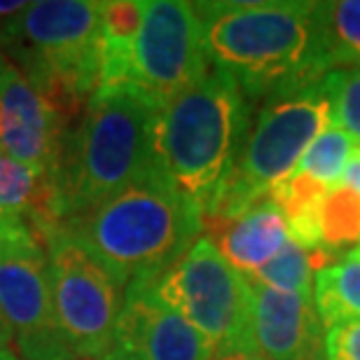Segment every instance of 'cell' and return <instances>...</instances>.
Listing matches in <instances>:
<instances>
[{
  "mask_svg": "<svg viewBox=\"0 0 360 360\" xmlns=\"http://www.w3.org/2000/svg\"><path fill=\"white\" fill-rule=\"evenodd\" d=\"M206 52L250 101L321 82L328 73L314 3H194Z\"/></svg>",
  "mask_w": 360,
  "mask_h": 360,
  "instance_id": "6da1fadb",
  "label": "cell"
},
{
  "mask_svg": "<svg viewBox=\"0 0 360 360\" xmlns=\"http://www.w3.org/2000/svg\"><path fill=\"white\" fill-rule=\"evenodd\" d=\"M124 288L150 281L199 239V208L164 171L134 180L124 190L61 225Z\"/></svg>",
  "mask_w": 360,
  "mask_h": 360,
  "instance_id": "7a4b0ae2",
  "label": "cell"
},
{
  "mask_svg": "<svg viewBox=\"0 0 360 360\" xmlns=\"http://www.w3.org/2000/svg\"><path fill=\"white\" fill-rule=\"evenodd\" d=\"M250 122V103L227 70L211 66L201 80L157 112L155 150L169 176L201 218L225 194Z\"/></svg>",
  "mask_w": 360,
  "mask_h": 360,
  "instance_id": "3957f363",
  "label": "cell"
},
{
  "mask_svg": "<svg viewBox=\"0 0 360 360\" xmlns=\"http://www.w3.org/2000/svg\"><path fill=\"white\" fill-rule=\"evenodd\" d=\"M157 112L160 108L134 87L94 91L59 174L66 220L160 169Z\"/></svg>",
  "mask_w": 360,
  "mask_h": 360,
  "instance_id": "277c9868",
  "label": "cell"
},
{
  "mask_svg": "<svg viewBox=\"0 0 360 360\" xmlns=\"http://www.w3.org/2000/svg\"><path fill=\"white\" fill-rule=\"evenodd\" d=\"M0 52L73 122L101 80V3L38 0L5 26Z\"/></svg>",
  "mask_w": 360,
  "mask_h": 360,
  "instance_id": "5b68a950",
  "label": "cell"
},
{
  "mask_svg": "<svg viewBox=\"0 0 360 360\" xmlns=\"http://www.w3.org/2000/svg\"><path fill=\"white\" fill-rule=\"evenodd\" d=\"M330 124L333 115L323 80L260 101L225 194L206 218H229L267 199L297 171L309 146Z\"/></svg>",
  "mask_w": 360,
  "mask_h": 360,
  "instance_id": "8992f818",
  "label": "cell"
},
{
  "mask_svg": "<svg viewBox=\"0 0 360 360\" xmlns=\"http://www.w3.org/2000/svg\"><path fill=\"white\" fill-rule=\"evenodd\" d=\"M146 285L213 349L250 344V283L229 267L206 236H199L160 276L146 281Z\"/></svg>",
  "mask_w": 360,
  "mask_h": 360,
  "instance_id": "52a82bcc",
  "label": "cell"
},
{
  "mask_svg": "<svg viewBox=\"0 0 360 360\" xmlns=\"http://www.w3.org/2000/svg\"><path fill=\"white\" fill-rule=\"evenodd\" d=\"M45 250L49 290L66 344L77 360H105L115 351L124 288L63 227L47 236Z\"/></svg>",
  "mask_w": 360,
  "mask_h": 360,
  "instance_id": "ba28073f",
  "label": "cell"
},
{
  "mask_svg": "<svg viewBox=\"0 0 360 360\" xmlns=\"http://www.w3.org/2000/svg\"><path fill=\"white\" fill-rule=\"evenodd\" d=\"M201 21L194 3L146 0L134 45L131 87L162 110L176 96L194 87L208 70Z\"/></svg>",
  "mask_w": 360,
  "mask_h": 360,
  "instance_id": "9c48e42d",
  "label": "cell"
},
{
  "mask_svg": "<svg viewBox=\"0 0 360 360\" xmlns=\"http://www.w3.org/2000/svg\"><path fill=\"white\" fill-rule=\"evenodd\" d=\"M0 314L19 360H77L56 321L45 246L0 257Z\"/></svg>",
  "mask_w": 360,
  "mask_h": 360,
  "instance_id": "30bf717a",
  "label": "cell"
},
{
  "mask_svg": "<svg viewBox=\"0 0 360 360\" xmlns=\"http://www.w3.org/2000/svg\"><path fill=\"white\" fill-rule=\"evenodd\" d=\"M75 122L7 61L0 84V150L59 180Z\"/></svg>",
  "mask_w": 360,
  "mask_h": 360,
  "instance_id": "8fae6325",
  "label": "cell"
},
{
  "mask_svg": "<svg viewBox=\"0 0 360 360\" xmlns=\"http://www.w3.org/2000/svg\"><path fill=\"white\" fill-rule=\"evenodd\" d=\"M127 360H211L213 347L174 309L162 304L146 281L124 290L115 351Z\"/></svg>",
  "mask_w": 360,
  "mask_h": 360,
  "instance_id": "7c38bea8",
  "label": "cell"
},
{
  "mask_svg": "<svg viewBox=\"0 0 360 360\" xmlns=\"http://www.w3.org/2000/svg\"><path fill=\"white\" fill-rule=\"evenodd\" d=\"M248 342L269 360H326V335L314 297L257 283H250Z\"/></svg>",
  "mask_w": 360,
  "mask_h": 360,
  "instance_id": "4fadbf2b",
  "label": "cell"
},
{
  "mask_svg": "<svg viewBox=\"0 0 360 360\" xmlns=\"http://www.w3.org/2000/svg\"><path fill=\"white\" fill-rule=\"evenodd\" d=\"M201 229L229 267L246 278L260 271L290 241L288 222L271 197L229 218H204Z\"/></svg>",
  "mask_w": 360,
  "mask_h": 360,
  "instance_id": "5bb4252c",
  "label": "cell"
},
{
  "mask_svg": "<svg viewBox=\"0 0 360 360\" xmlns=\"http://www.w3.org/2000/svg\"><path fill=\"white\" fill-rule=\"evenodd\" d=\"M0 211L21 218L42 241L66 222L59 180L0 150Z\"/></svg>",
  "mask_w": 360,
  "mask_h": 360,
  "instance_id": "9a60e30c",
  "label": "cell"
},
{
  "mask_svg": "<svg viewBox=\"0 0 360 360\" xmlns=\"http://www.w3.org/2000/svg\"><path fill=\"white\" fill-rule=\"evenodd\" d=\"M141 17L143 3H136V0H108V3H101L98 89L131 87L134 45L141 28Z\"/></svg>",
  "mask_w": 360,
  "mask_h": 360,
  "instance_id": "2e32d148",
  "label": "cell"
},
{
  "mask_svg": "<svg viewBox=\"0 0 360 360\" xmlns=\"http://www.w3.org/2000/svg\"><path fill=\"white\" fill-rule=\"evenodd\" d=\"M314 19L326 68H360V0L314 3Z\"/></svg>",
  "mask_w": 360,
  "mask_h": 360,
  "instance_id": "e0dca14e",
  "label": "cell"
},
{
  "mask_svg": "<svg viewBox=\"0 0 360 360\" xmlns=\"http://www.w3.org/2000/svg\"><path fill=\"white\" fill-rule=\"evenodd\" d=\"M314 304L326 328L342 321H360V248L316 274Z\"/></svg>",
  "mask_w": 360,
  "mask_h": 360,
  "instance_id": "ac0fdd59",
  "label": "cell"
},
{
  "mask_svg": "<svg viewBox=\"0 0 360 360\" xmlns=\"http://www.w3.org/2000/svg\"><path fill=\"white\" fill-rule=\"evenodd\" d=\"M330 187L316 178L295 171V174L278 185L269 197L276 201L290 229V236L307 250L321 248L319 234V208Z\"/></svg>",
  "mask_w": 360,
  "mask_h": 360,
  "instance_id": "d6986e66",
  "label": "cell"
},
{
  "mask_svg": "<svg viewBox=\"0 0 360 360\" xmlns=\"http://www.w3.org/2000/svg\"><path fill=\"white\" fill-rule=\"evenodd\" d=\"M340 257L330 255L328 250L316 248L307 250L300 246L290 236V241L281 248V253L269 260L260 271H255L248 281L250 283L271 288L278 292H292L304 295V297H314V278L323 267L333 264Z\"/></svg>",
  "mask_w": 360,
  "mask_h": 360,
  "instance_id": "ffe728a7",
  "label": "cell"
},
{
  "mask_svg": "<svg viewBox=\"0 0 360 360\" xmlns=\"http://www.w3.org/2000/svg\"><path fill=\"white\" fill-rule=\"evenodd\" d=\"M321 248L342 257L360 248V194L337 183L328 190L319 208Z\"/></svg>",
  "mask_w": 360,
  "mask_h": 360,
  "instance_id": "44dd1931",
  "label": "cell"
},
{
  "mask_svg": "<svg viewBox=\"0 0 360 360\" xmlns=\"http://www.w3.org/2000/svg\"><path fill=\"white\" fill-rule=\"evenodd\" d=\"M356 153V143L344 129L330 124L319 139H316L309 150L302 157L297 171L316 178L319 183H326L328 187L337 185L347 171V164L351 155Z\"/></svg>",
  "mask_w": 360,
  "mask_h": 360,
  "instance_id": "7402d4cb",
  "label": "cell"
},
{
  "mask_svg": "<svg viewBox=\"0 0 360 360\" xmlns=\"http://www.w3.org/2000/svg\"><path fill=\"white\" fill-rule=\"evenodd\" d=\"M333 124L344 129L360 148V68H333L323 75Z\"/></svg>",
  "mask_w": 360,
  "mask_h": 360,
  "instance_id": "603a6c76",
  "label": "cell"
},
{
  "mask_svg": "<svg viewBox=\"0 0 360 360\" xmlns=\"http://www.w3.org/2000/svg\"><path fill=\"white\" fill-rule=\"evenodd\" d=\"M326 360H360V321H342L328 328Z\"/></svg>",
  "mask_w": 360,
  "mask_h": 360,
  "instance_id": "cb8c5ba5",
  "label": "cell"
},
{
  "mask_svg": "<svg viewBox=\"0 0 360 360\" xmlns=\"http://www.w3.org/2000/svg\"><path fill=\"white\" fill-rule=\"evenodd\" d=\"M42 246V241L21 218L0 211V257Z\"/></svg>",
  "mask_w": 360,
  "mask_h": 360,
  "instance_id": "d4e9b609",
  "label": "cell"
},
{
  "mask_svg": "<svg viewBox=\"0 0 360 360\" xmlns=\"http://www.w3.org/2000/svg\"><path fill=\"white\" fill-rule=\"evenodd\" d=\"M211 360H269V358H264L260 351H255L250 344H239V347L213 349Z\"/></svg>",
  "mask_w": 360,
  "mask_h": 360,
  "instance_id": "484cf974",
  "label": "cell"
},
{
  "mask_svg": "<svg viewBox=\"0 0 360 360\" xmlns=\"http://www.w3.org/2000/svg\"><path fill=\"white\" fill-rule=\"evenodd\" d=\"M340 183L349 185L356 194H360V148H356V153L351 155V160L347 164V171H344Z\"/></svg>",
  "mask_w": 360,
  "mask_h": 360,
  "instance_id": "4316f807",
  "label": "cell"
},
{
  "mask_svg": "<svg viewBox=\"0 0 360 360\" xmlns=\"http://www.w3.org/2000/svg\"><path fill=\"white\" fill-rule=\"evenodd\" d=\"M10 347H12V333H10V328H7L3 314H0V351L10 349Z\"/></svg>",
  "mask_w": 360,
  "mask_h": 360,
  "instance_id": "83f0119b",
  "label": "cell"
},
{
  "mask_svg": "<svg viewBox=\"0 0 360 360\" xmlns=\"http://www.w3.org/2000/svg\"><path fill=\"white\" fill-rule=\"evenodd\" d=\"M0 360H19V356L12 349H3L0 351Z\"/></svg>",
  "mask_w": 360,
  "mask_h": 360,
  "instance_id": "f1b7e54d",
  "label": "cell"
},
{
  "mask_svg": "<svg viewBox=\"0 0 360 360\" xmlns=\"http://www.w3.org/2000/svg\"><path fill=\"white\" fill-rule=\"evenodd\" d=\"M5 66H7V59H5V54L0 52V84H3V75H5Z\"/></svg>",
  "mask_w": 360,
  "mask_h": 360,
  "instance_id": "f546056e",
  "label": "cell"
},
{
  "mask_svg": "<svg viewBox=\"0 0 360 360\" xmlns=\"http://www.w3.org/2000/svg\"><path fill=\"white\" fill-rule=\"evenodd\" d=\"M105 360H127V358H122V356H117V354H110Z\"/></svg>",
  "mask_w": 360,
  "mask_h": 360,
  "instance_id": "4dcf8cb0",
  "label": "cell"
}]
</instances>
